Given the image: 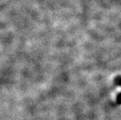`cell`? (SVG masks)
I'll use <instances>...</instances> for the list:
<instances>
[{"instance_id": "6da1fadb", "label": "cell", "mask_w": 121, "mask_h": 120, "mask_svg": "<svg viewBox=\"0 0 121 120\" xmlns=\"http://www.w3.org/2000/svg\"><path fill=\"white\" fill-rule=\"evenodd\" d=\"M114 83L116 84V85H118V86L121 87V76H117V77L115 78Z\"/></svg>"}, {"instance_id": "7a4b0ae2", "label": "cell", "mask_w": 121, "mask_h": 120, "mask_svg": "<svg viewBox=\"0 0 121 120\" xmlns=\"http://www.w3.org/2000/svg\"><path fill=\"white\" fill-rule=\"evenodd\" d=\"M117 103L118 104H121V92L117 97Z\"/></svg>"}]
</instances>
